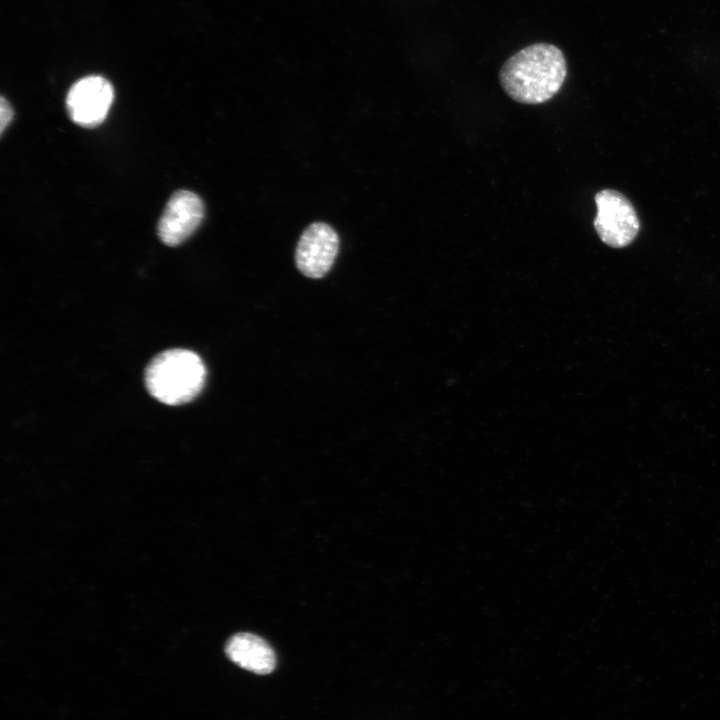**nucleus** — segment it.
I'll return each mask as SVG.
<instances>
[{"label": "nucleus", "mask_w": 720, "mask_h": 720, "mask_svg": "<svg viewBox=\"0 0 720 720\" xmlns=\"http://www.w3.org/2000/svg\"><path fill=\"white\" fill-rule=\"evenodd\" d=\"M206 369L201 358L185 349H171L158 354L145 371L149 393L167 405H181L193 400L202 390Z\"/></svg>", "instance_id": "f03ea898"}, {"label": "nucleus", "mask_w": 720, "mask_h": 720, "mask_svg": "<svg viewBox=\"0 0 720 720\" xmlns=\"http://www.w3.org/2000/svg\"><path fill=\"white\" fill-rule=\"evenodd\" d=\"M339 247V237L328 224L315 222L302 233L295 260L299 271L309 278H321L332 267Z\"/></svg>", "instance_id": "39448f33"}, {"label": "nucleus", "mask_w": 720, "mask_h": 720, "mask_svg": "<svg viewBox=\"0 0 720 720\" xmlns=\"http://www.w3.org/2000/svg\"><path fill=\"white\" fill-rule=\"evenodd\" d=\"M567 76L563 52L555 45L535 43L524 47L506 60L499 72L503 90L523 104L550 100Z\"/></svg>", "instance_id": "f257e3e1"}, {"label": "nucleus", "mask_w": 720, "mask_h": 720, "mask_svg": "<svg viewBox=\"0 0 720 720\" xmlns=\"http://www.w3.org/2000/svg\"><path fill=\"white\" fill-rule=\"evenodd\" d=\"M13 118V109L10 103L1 96L0 100V132H4L5 128L9 125Z\"/></svg>", "instance_id": "6e6552de"}, {"label": "nucleus", "mask_w": 720, "mask_h": 720, "mask_svg": "<svg viewBox=\"0 0 720 720\" xmlns=\"http://www.w3.org/2000/svg\"><path fill=\"white\" fill-rule=\"evenodd\" d=\"M594 200L597 214L593 225L602 242L613 248L629 245L640 229V222L631 202L612 189L599 191Z\"/></svg>", "instance_id": "7ed1b4c3"}, {"label": "nucleus", "mask_w": 720, "mask_h": 720, "mask_svg": "<svg viewBox=\"0 0 720 720\" xmlns=\"http://www.w3.org/2000/svg\"><path fill=\"white\" fill-rule=\"evenodd\" d=\"M114 98L111 83L101 76H87L68 91L66 108L71 120L82 127H95L106 118Z\"/></svg>", "instance_id": "20e7f679"}, {"label": "nucleus", "mask_w": 720, "mask_h": 720, "mask_svg": "<svg viewBox=\"0 0 720 720\" xmlns=\"http://www.w3.org/2000/svg\"><path fill=\"white\" fill-rule=\"evenodd\" d=\"M204 204L194 192L179 190L169 199L158 223L160 240L168 246L186 241L204 217Z\"/></svg>", "instance_id": "423d86ee"}, {"label": "nucleus", "mask_w": 720, "mask_h": 720, "mask_svg": "<svg viewBox=\"0 0 720 720\" xmlns=\"http://www.w3.org/2000/svg\"><path fill=\"white\" fill-rule=\"evenodd\" d=\"M227 657L239 667L265 675L274 671L276 655L272 647L252 633H237L225 645Z\"/></svg>", "instance_id": "0eeeda50"}]
</instances>
